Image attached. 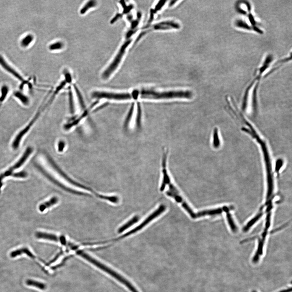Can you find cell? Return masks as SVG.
<instances>
[{
    "instance_id": "cell-1",
    "label": "cell",
    "mask_w": 292,
    "mask_h": 292,
    "mask_svg": "<svg viewBox=\"0 0 292 292\" xmlns=\"http://www.w3.org/2000/svg\"><path fill=\"white\" fill-rule=\"evenodd\" d=\"M131 99H137L139 97L150 99H169L173 98L191 99L193 94L190 91H170L160 92L152 89L135 90L130 94Z\"/></svg>"
},
{
    "instance_id": "cell-2",
    "label": "cell",
    "mask_w": 292,
    "mask_h": 292,
    "mask_svg": "<svg viewBox=\"0 0 292 292\" xmlns=\"http://www.w3.org/2000/svg\"><path fill=\"white\" fill-rule=\"evenodd\" d=\"M76 253L82 258L89 262L92 264L94 265L97 267L99 268V269H101V270L104 271L107 274H109L110 275L113 277L119 282H121L122 284H124L129 291H131V292H139L137 288H136L126 278H125L124 277L121 276L120 274H118L115 271L113 270L112 269L109 268L108 267L105 265L99 262L96 260L91 257V256L84 252L83 251L78 250L76 252Z\"/></svg>"
},
{
    "instance_id": "cell-3",
    "label": "cell",
    "mask_w": 292,
    "mask_h": 292,
    "mask_svg": "<svg viewBox=\"0 0 292 292\" xmlns=\"http://www.w3.org/2000/svg\"><path fill=\"white\" fill-rule=\"evenodd\" d=\"M132 40L130 39L125 42L123 45L121 46V49L119 50V52L117 56L115 57V59L113 61L110 65L108 68L105 70L102 74V77L103 79H107L117 69V67L121 62V59L123 58V55L125 53L127 48L128 46L131 43Z\"/></svg>"
},
{
    "instance_id": "cell-4",
    "label": "cell",
    "mask_w": 292,
    "mask_h": 292,
    "mask_svg": "<svg viewBox=\"0 0 292 292\" xmlns=\"http://www.w3.org/2000/svg\"><path fill=\"white\" fill-rule=\"evenodd\" d=\"M41 112L40 110H38L34 117L31 119V121L29 122L28 124H27V126L25 128L23 129L21 131H20L14 138V140L12 142V145H11L12 148L13 149L16 150L18 148L23 137L25 136L26 134H27V133L29 131V130L31 129V127L33 126V125L36 122L37 120L40 115Z\"/></svg>"
},
{
    "instance_id": "cell-5",
    "label": "cell",
    "mask_w": 292,
    "mask_h": 292,
    "mask_svg": "<svg viewBox=\"0 0 292 292\" xmlns=\"http://www.w3.org/2000/svg\"><path fill=\"white\" fill-rule=\"evenodd\" d=\"M92 97L97 98L115 99V100H124L130 99L129 94L128 93H109L106 92H94L92 94Z\"/></svg>"
},
{
    "instance_id": "cell-6",
    "label": "cell",
    "mask_w": 292,
    "mask_h": 292,
    "mask_svg": "<svg viewBox=\"0 0 292 292\" xmlns=\"http://www.w3.org/2000/svg\"><path fill=\"white\" fill-rule=\"evenodd\" d=\"M32 151H33V149H32V148L31 147H29L27 148L25 151L24 152L23 155L22 156L21 158H20V160L18 161L17 162L15 163L11 168H9L8 170L6 171L5 173L1 175L2 178L4 179L5 177L11 175L12 174V172L14 170L20 167L25 163V162L27 160V159L29 158V157L30 156V155H31Z\"/></svg>"
},
{
    "instance_id": "cell-7",
    "label": "cell",
    "mask_w": 292,
    "mask_h": 292,
    "mask_svg": "<svg viewBox=\"0 0 292 292\" xmlns=\"http://www.w3.org/2000/svg\"><path fill=\"white\" fill-rule=\"evenodd\" d=\"M234 25L238 29L253 31L259 34H262L263 33V31L262 29H256L253 27L246 18L244 19L242 18L237 19L234 22Z\"/></svg>"
},
{
    "instance_id": "cell-8",
    "label": "cell",
    "mask_w": 292,
    "mask_h": 292,
    "mask_svg": "<svg viewBox=\"0 0 292 292\" xmlns=\"http://www.w3.org/2000/svg\"><path fill=\"white\" fill-rule=\"evenodd\" d=\"M0 66L7 73L14 76L15 78L21 81L22 82L25 81L23 78L22 77L19 73H18L11 65L9 64L4 58V56H2L1 54H0Z\"/></svg>"
},
{
    "instance_id": "cell-9",
    "label": "cell",
    "mask_w": 292,
    "mask_h": 292,
    "mask_svg": "<svg viewBox=\"0 0 292 292\" xmlns=\"http://www.w3.org/2000/svg\"><path fill=\"white\" fill-rule=\"evenodd\" d=\"M167 152L165 151L163 154V158L162 161V174H163V179L162 184H161L160 190L161 191H164L165 188L167 186V184L170 182H171L170 177L168 175L166 164H167Z\"/></svg>"
},
{
    "instance_id": "cell-10",
    "label": "cell",
    "mask_w": 292,
    "mask_h": 292,
    "mask_svg": "<svg viewBox=\"0 0 292 292\" xmlns=\"http://www.w3.org/2000/svg\"><path fill=\"white\" fill-rule=\"evenodd\" d=\"M179 24L172 21L162 22L160 23L157 24L153 26L151 29L154 30H167L171 29H179L180 28Z\"/></svg>"
},
{
    "instance_id": "cell-11",
    "label": "cell",
    "mask_w": 292,
    "mask_h": 292,
    "mask_svg": "<svg viewBox=\"0 0 292 292\" xmlns=\"http://www.w3.org/2000/svg\"><path fill=\"white\" fill-rule=\"evenodd\" d=\"M222 209H221V208L203 210V211H199L196 213L197 218L205 216L217 215L220 214L222 212Z\"/></svg>"
},
{
    "instance_id": "cell-12",
    "label": "cell",
    "mask_w": 292,
    "mask_h": 292,
    "mask_svg": "<svg viewBox=\"0 0 292 292\" xmlns=\"http://www.w3.org/2000/svg\"><path fill=\"white\" fill-rule=\"evenodd\" d=\"M34 40V37L32 34H28L24 36L20 41V45L23 48H27L32 44Z\"/></svg>"
},
{
    "instance_id": "cell-13",
    "label": "cell",
    "mask_w": 292,
    "mask_h": 292,
    "mask_svg": "<svg viewBox=\"0 0 292 292\" xmlns=\"http://www.w3.org/2000/svg\"><path fill=\"white\" fill-rule=\"evenodd\" d=\"M139 216H137V215L134 216L128 222H127L124 225H123V226H121V227L119 228L118 231V233H123V232H124L127 229H128L129 227H132V226L133 225L136 223H137V222L139 221Z\"/></svg>"
},
{
    "instance_id": "cell-14",
    "label": "cell",
    "mask_w": 292,
    "mask_h": 292,
    "mask_svg": "<svg viewBox=\"0 0 292 292\" xmlns=\"http://www.w3.org/2000/svg\"><path fill=\"white\" fill-rule=\"evenodd\" d=\"M37 238L47 239L52 241H59L58 237L54 234H49L43 232H37L35 234Z\"/></svg>"
},
{
    "instance_id": "cell-15",
    "label": "cell",
    "mask_w": 292,
    "mask_h": 292,
    "mask_svg": "<svg viewBox=\"0 0 292 292\" xmlns=\"http://www.w3.org/2000/svg\"><path fill=\"white\" fill-rule=\"evenodd\" d=\"M23 254H27V256H29L30 258H34V255L31 253V251L29 250V249L25 248H23L18 249L16 250L13 251V252H11V254H10V256L12 258H14V257H16L19 255H21Z\"/></svg>"
},
{
    "instance_id": "cell-16",
    "label": "cell",
    "mask_w": 292,
    "mask_h": 292,
    "mask_svg": "<svg viewBox=\"0 0 292 292\" xmlns=\"http://www.w3.org/2000/svg\"><path fill=\"white\" fill-rule=\"evenodd\" d=\"M58 201V198L56 197H53L49 201L41 204L39 207L40 211L43 212L47 208H50L51 206L54 205L57 203Z\"/></svg>"
},
{
    "instance_id": "cell-17",
    "label": "cell",
    "mask_w": 292,
    "mask_h": 292,
    "mask_svg": "<svg viewBox=\"0 0 292 292\" xmlns=\"http://www.w3.org/2000/svg\"><path fill=\"white\" fill-rule=\"evenodd\" d=\"M26 284L27 285L29 286L35 287L39 288V289L42 290H44L46 288V285L44 283L34 281V280H31V279L27 280L26 281Z\"/></svg>"
},
{
    "instance_id": "cell-18",
    "label": "cell",
    "mask_w": 292,
    "mask_h": 292,
    "mask_svg": "<svg viewBox=\"0 0 292 292\" xmlns=\"http://www.w3.org/2000/svg\"><path fill=\"white\" fill-rule=\"evenodd\" d=\"M14 95L15 97L18 98L23 104L25 105H27L29 104V98L21 92L20 91L15 92Z\"/></svg>"
},
{
    "instance_id": "cell-19",
    "label": "cell",
    "mask_w": 292,
    "mask_h": 292,
    "mask_svg": "<svg viewBox=\"0 0 292 292\" xmlns=\"http://www.w3.org/2000/svg\"><path fill=\"white\" fill-rule=\"evenodd\" d=\"M9 92V87L8 86L6 85H4L2 86L1 89V95L0 96V106L1 104V103L6 99Z\"/></svg>"
},
{
    "instance_id": "cell-20",
    "label": "cell",
    "mask_w": 292,
    "mask_h": 292,
    "mask_svg": "<svg viewBox=\"0 0 292 292\" xmlns=\"http://www.w3.org/2000/svg\"><path fill=\"white\" fill-rule=\"evenodd\" d=\"M262 215H263L262 213H258L256 216H255L254 218L250 220V221L243 228V231L244 232H247V231H248L249 229L251 228V227H252L261 217Z\"/></svg>"
},
{
    "instance_id": "cell-21",
    "label": "cell",
    "mask_w": 292,
    "mask_h": 292,
    "mask_svg": "<svg viewBox=\"0 0 292 292\" xmlns=\"http://www.w3.org/2000/svg\"><path fill=\"white\" fill-rule=\"evenodd\" d=\"M96 5V1H91L87 3V4L80 10V13L82 14H84L89 9L95 7Z\"/></svg>"
},
{
    "instance_id": "cell-22",
    "label": "cell",
    "mask_w": 292,
    "mask_h": 292,
    "mask_svg": "<svg viewBox=\"0 0 292 292\" xmlns=\"http://www.w3.org/2000/svg\"><path fill=\"white\" fill-rule=\"evenodd\" d=\"M227 219L228 223H229V226L231 227L232 231L233 232H234V233H235L237 230V227H236V225L234 223V220H233V219L232 218V217L231 216V214H230L229 212H227Z\"/></svg>"
},
{
    "instance_id": "cell-23",
    "label": "cell",
    "mask_w": 292,
    "mask_h": 292,
    "mask_svg": "<svg viewBox=\"0 0 292 292\" xmlns=\"http://www.w3.org/2000/svg\"><path fill=\"white\" fill-rule=\"evenodd\" d=\"M213 145L215 148H217L220 145L219 137L218 135V131L217 128H215L213 131Z\"/></svg>"
},
{
    "instance_id": "cell-24",
    "label": "cell",
    "mask_w": 292,
    "mask_h": 292,
    "mask_svg": "<svg viewBox=\"0 0 292 292\" xmlns=\"http://www.w3.org/2000/svg\"><path fill=\"white\" fill-rule=\"evenodd\" d=\"M63 46V44L61 42H57L50 45L49 46V49L51 51L60 50L62 49Z\"/></svg>"
},
{
    "instance_id": "cell-25",
    "label": "cell",
    "mask_w": 292,
    "mask_h": 292,
    "mask_svg": "<svg viewBox=\"0 0 292 292\" xmlns=\"http://www.w3.org/2000/svg\"><path fill=\"white\" fill-rule=\"evenodd\" d=\"M69 100H70L69 103H70V110L71 113L73 114L74 113V99H73V94H72V91L71 90L69 91Z\"/></svg>"
},
{
    "instance_id": "cell-26",
    "label": "cell",
    "mask_w": 292,
    "mask_h": 292,
    "mask_svg": "<svg viewBox=\"0 0 292 292\" xmlns=\"http://www.w3.org/2000/svg\"><path fill=\"white\" fill-rule=\"evenodd\" d=\"M134 108V104H132V105L129 111V112L128 115H127L126 120H125V123L124 124V127L125 128H127V126H128L129 123V121H130V119H131L132 115Z\"/></svg>"
},
{
    "instance_id": "cell-27",
    "label": "cell",
    "mask_w": 292,
    "mask_h": 292,
    "mask_svg": "<svg viewBox=\"0 0 292 292\" xmlns=\"http://www.w3.org/2000/svg\"><path fill=\"white\" fill-rule=\"evenodd\" d=\"M99 196L100 198H103V199L106 200L110 201V202H113V203H117L119 201V199L117 196H104L103 195H99Z\"/></svg>"
},
{
    "instance_id": "cell-28",
    "label": "cell",
    "mask_w": 292,
    "mask_h": 292,
    "mask_svg": "<svg viewBox=\"0 0 292 292\" xmlns=\"http://www.w3.org/2000/svg\"><path fill=\"white\" fill-rule=\"evenodd\" d=\"M74 87L75 91H76V94H77V96H78V99H79V103H80V106H81L82 107L84 108V104L83 99H82V97L81 94H80V92L78 89L77 88V87L75 85H74Z\"/></svg>"
},
{
    "instance_id": "cell-29",
    "label": "cell",
    "mask_w": 292,
    "mask_h": 292,
    "mask_svg": "<svg viewBox=\"0 0 292 292\" xmlns=\"http://www.w3.org/2000/svg\"><path fill=\"white\" fill-rule=\"evenodd\" d=\"M11 175L13 177L18 178H25L27 176V173L26 172L21 171L20 172L12 174Z\"/></svg>"
},
{
    "instance_id": "cell-30",
    "label": "cell",
    "mask_w": 292,
    "mask_h": 292,
    "mask_svg": "<svg viewBox=\"0 0 292 292\" xmlns=\"http://www.w3.org/2000/svg\"><path fill=\"white\" fill-rule=\"evenodd\" d=\"M283 164V161L281 159H278L276 161V171L277 172H279V170H280V168L282 167V165Z\"/></svg>"
},
{
    "instance_id": "cell-31",
    "label": "cell",
    "mask_w": 292,
    "mask_h": 292,
    "mask_svg": "<svg viewBox=\"0 0 292 292\" xmlns=\"http://www.w3.org/2000/svg\"><path fill=\"white\" fill-rule=\"evenodd\" d=\"M65 147V143L63 141H60L58 144V148L59 152L63 151Z\"/></svg>"
},
{
    "instance_id": "cell-32",
    "label": "cell",
    "mask_w": 292,
    "mask_h": 292,
    "mask_svg": "<svg viewBox=\"0 0 292 292\" xmlns=\"http://www.w3.org/2000/svg\"><path fill=\"white\" fill-rule=\"evenodd\" d=\"M165 2H166V1H160V2H159L158 4L157 5L155 9V11L153 12V13L154 12H155L157 11H158L159 9H160L162 6H164Z\"/></svg>"
},
{
    "instance_id": "cell-33",
    "label": "cell",
    "mask_w": 292,
    "mask_h": 292,
    "mask_svg": "<svg viewBox=\"0 0 292 292\" xmlns=\"http://www.w3.org/2000/svg\"><path fill=\"white\" fill-rule=\"evenodd\" d=\"M65 82L68 83H71L72 82V79L70 74L69 72L66 73L65 75Z\"/></svg>"
},
{
    "instance_id": "cell-34",
    "label": "cell",
    "mask_w": 292,
    "mask_h": 292,
    "mask_svg": "<svg viewBox=\"0 0 292 292\" xmlns=\"http://www.w3.org/2000/svg\"><path fill=\"white\" fill-rule=\"evenodd\" d=\"M121 16V14H119V13H118V14L116 15V16L111 20V23H115V22L116 21L117 19H118L119 18H120Z\"/></svg>"
},
{
    "instance_id": "cell-35",
    "label": "cell",
    "mask_w": 292,
    "mask_h": 292,
    "mask_svg": "<svg viewBox=\"0 0 292 292\" xmlns=\"http://www.w3.org/2000/svg\"><path fill=\"white\" fill-rule=\"evenodd\" d=\"M291 292V288H285L283 290L279 291L278 292ZM252 292H258L257 291H253Z\"/></svg>"
},
{
    "instance_id": "cell-36",
    "label": "cell",
    "mask_w": 292,
    "mask_h": 292,
    "mask_svg": "<svg viewBox=\"0 0 292 292\" xmlns=\"http://www.w3.org/2000/svg\"><path fill=\"white\" fill-rule=\"evenodd\" d=\"M287 225H288V223L285 224L284 225L281 226V227H279V229H276V230H274V231H272V233H274V232H277V231H279V230H280V229H282V228H283V227H286V226Z\"/></svg>"
}]
</instances>
